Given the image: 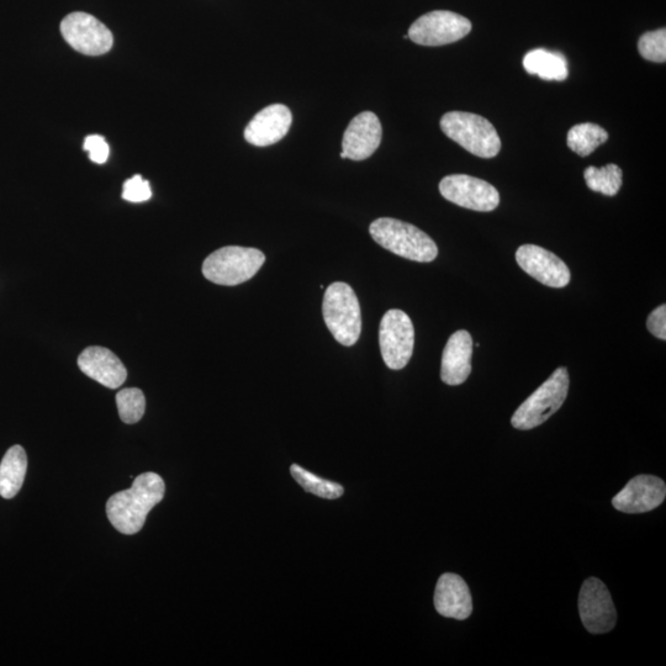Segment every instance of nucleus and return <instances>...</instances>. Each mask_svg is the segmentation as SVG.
I'll return each instance as SVG.
<instances>
[{
  "label": "nucleus",
  "mask_w": 666,
  "mask_h": 666,
  "mask_svg": "<svg viewBox=\"0 0 666 666\" xmlns=\"http://www.w3.org/2000/svg\"><path fill=\"white\" fill-rule=\"evenodd\" d=\"M264 262L266 256L257 248L227 246L205 259L203 274L210 282L234 287L255 277Z\"/></svg>",
  "instance_id": "nucleus-5"
},
{
  "label": "nucleus",
  "mask_w": 666,
  "mask_h": 666,
  "mask_svg": "<svg viewBox=\"0 0 666 666\" xmlns=\"http://www.w3.org/2000/svg\"><path fill=\"white\" fill-rule=\"evenodd\" d=\"M379 346L387 367L400 370L409 363L415 346V330L404 311L389 310L379 327Z\"/></svg>",
  "instance_id": "nucleus-7"
},
{
  "label": "nucleus",
  "mask_w": 666,
  "mask_h": 666,
  "mask_svg": "<svg viewBox=\"0 0 666 666\" xmlns=\"http://www.w3.org/2000/svg\"><path fill=\"white\" fill-rule=\"evenodd\" d=\"M116 405H118L120 419L125 424H136L145 415L146 399L140 389L129 388L121 390L116 395Z\"/></svg>",
  "instance_id": "nucleus-24"
},
{
  "label": "nucleus",
  "mask_w": 666,
  "mask_h": 666,
  "mask_svg": "<svg viewBox=\"0 0 666 666\" xmlns=\"http://www.w3.org/2000/svg\"><path fill=\"white\" fill-rule=\"evenodd\" d=\"M327 329L341 345H356L362 332L361 305L354 290L347 283L329 285L322 303Z\"/></svg>",
  "instance_id": "nucleus-3"
},
{
  "label": "nucleus",
  "mask_w": 666,
  "mask_h": 666,
  "mask_svg": "<svg viewBox=\"0 0 666 666\" xmlns=\"http://www.w3.org/2000/svg\"><path fill=\"white\" fill-rule=\"evenodd\" d=\"M165 481L156 473H144L129 490L111 496L107 515L111 525L124 535H135L144 527L147 515L165 498Z\"/></svg>",
  "instance_id": "nucleus-1"
},
{
  "label": "nucleus",
  "mask_w": 666,
  "mask_h": 666,
  "mask_svg": "<svg viewBox=\"0 0 666 666\" xmlns=\"http://www.w3.org/2000/svg\"><path fill=\"white\" fill-rule=\"evenodd\" d=\"M665 496L666 485L662 479L638 475L613 498L612 505L623 514H644L662 505Z\"/></svg>",
  "instance_id": "nucleus-13"
},
{
  "label": "nucleus",
  "mask_w": 666,
  "mask_h": 666,
  "mask_svg": "<svg viewBox=\"0 0 666 666\" xmlns=\"http://www.w3.org/2000/svg\"><path fill=\"white\" fill-rule=\"evenodd\" d=\"M472 31L467 18L447 10L422 15L410 26L409 39L421 46H443L464 39Z\"/></svg>",
  "instance_id": "nucleus-8"
},
{
  "label": "nucleus",
  "mask_w": 666,
  "mask_h": 666,
  "mask_svg": "<svg viewBox=\"0 0 666 666\" xmlns=\"http://www.w3.org/2000/svg\"><path fill=\"white\" fill-rule=\"evenodd\" d=\"M61 34L72 49L88 56L107 54L114 44L113 34L107 26L87 13L67 15L61 23Z\"/></svg>",
  "instance_id": "nucleus-9"
},
{
  "label": "nucleus",
  "mask_w": 666,
  "mask_h": 666,
  "mask_svg": "<svg viewBox=\"0 0 666 666\" xmlns=\"http://www.w3.org/2000/svg\"><path fill=\"white\" fill-rule=\"evenodd\" d=\"M647 327L659 340H666V305H660L648 316Z\"/></svg>",
  "instance_id": "nucleus-28"
},
{
  "label": "nucleus",
  "mask_w": 666,
  "mask_h": 666,
  "mask_svg": "<svg viewBox=\"0 0 666 666\" xmlns=\"http://www.w3.org/2000/svg\"><path fill=\"white\" fill-rule=\"evenodd\" d=\"M584 178L592 192L615 197L620 192L623 183L622 169L613 163L602 168L588 167Z\"/></svg>",
  "instance_id": "nucleus-22"
},
{
  "label": "nucleus",
  "mask_w": 666,
  "mask_h": 666,
  "mask_svg": "<svg viewBox=\"0 0 666 666\" xmlns=\"http://www.w3.org/2000/svg\"><path fill=\"white\" fill-rule=\"evenodd\" d=\"M609 140V134L601 126L591 123L578 124L568 132V146L570 150L581 157L591 155L592 152Z\"/></svg>",
  "instance_id": "nucleus-21"
},
{
  "label": "nucleus",
  "mask_w": 666,
  "mask_h": 666,
  "mask_svg": "<svg viewBox=\"0 0 666 666\" xmlns=\"http://www.w3.org/2000/svg\"><path fill=\"white\" fill-rule=\"evenodd\" d=\"M83 148L89 153V158H91V161L94 163L103 165V163L107 162L110 148L103 136H88L87 139L84 140Z\"/></svg>",
  "instance_id": "nucleus-27"
},
{
  "label": "nucleus",
  "mask_w": 666,
  "mask_h": 666,
  "mask_svg": "<svg viewBox=\"0 0 666 666\" xmlns=\"http://www.w3.org/2000/svg\"><path fill=\"white\" fill-rule=\"evenodd\" d=\"M581 622L591 634H604L616 626L617 613L609 589L601 580L590 578L579 595Z\"/></svg>",
  "instance_id": "nucleus-11"
},
{
  "label": "nucleus",
  "mask_w": 666,
  "mask_h": 666,
  "mask_svg": "<svg viewBox=\"0 0 666 666\" xmlns=\"http://www.w3.org/2000/svg\"><path fill=\"white\" fill-rule=\"evenodd\" d=\"M370 236L385 250L410 261L430 263L438 256L436 242L407 222L380 218L369 227Z\"/></svg>",
  "instance_id": "nucleus-2"
},
{
  "label": "nucleus",
  "mask_w": 666,
  "mask_h": 666,
  "mask_svg": "<svg viewBox=\"0 0 666 666\" xmlns=\"http://www.w3.org/2000/svg\"><path fill=\"white\" fill-rule=\"evenodd\" d=\"M79 369L89 378L109 389H118L128 372L118 356L104 347H88L78 358Z\"/></svg>",
  "instance_id": "nucleus-16"
},
{
  "label": "nucleus",
  "mask_w": 666,
  "mask_h": 666,
  "mask_svg": "<svg viewBox=\"0 0 666 666\" xmlns=\"http://www.w3.org/2000/svg\"><path fill=\"white\" fill-rule=\"evenodd\" d=\"M473 338L468 331L454 332L444 347L441 378L447 385H461L472 373Z\"/></svg>",
  "instance_id": "nucleus-18"
},
{
  "label": "nucleus",
  "mask_w": 666,
  "mask_h": 666,
  "mask_svg": "<svg viewBox=\"0 0 666 666\" xmlns=\"http://www.w3.org/2000/svg\"><path fill=\"white\" fill-rule=\"evenodd\" d=\"M290 473H292V477L298 481L301 488L308 491L310 494L319 496V498L335 500L341 498L343 493H345V489H343L340 484L316 477L315 474L299 467L298 464H293L292 467H290Z\"/></svg>",
  "instance_id": "nucleus-23"
},
{
  "label": "nucleus",
  "mask_w": 666,
  "mask_h": 666,
  "mask_svg": "<svg viewBox=\"0 0 666 666\" xmlns=\"http://www.w3.org/2000/svg\"><path fill=\"white\" fill-rule=\"evenodd\" d=\"M152 197L150 183L140 174L128 179L124 183L123 198L130 203H144Z\"/></svg>",
  "instance_id": "nucleus-26"
},
{
  "label": "nucleus",
  "mask_w": 666,
  "mask_h": 666,
  "mask_svg": "<svg viewBox=\"0 0 666 666\" xmlns=\"http://www.w3.org/2000/svg\"><path fill=\"white\" fill-rule=\"evenodd\" d=\"M440 192L448 202L481 213L493 211L500 204V194L494 185L467 174L444 177Z\"/></svg>",
  "instance_id": "nucleus-10"
},
{
  "label": "nucleus",
  "mask_w": 666,
  "mask_h": 666,
  "mask_svg": "<svg viewBox=\"0 0 666 666\" xmlns=\"http://www.w3.org/2000/svg\"><path fill=\"white\" fill-rule=\"evenodd\" d=\"M523 67L532 76L536 74L544 81L562 82L567 79L569 73L564 56L543 49L528 52L523 58Z\"/></svg>",
  "instance_id": "nucleus-20"
},
{
  "label": "nucleus",
  "mask_w": 666,
  "mask_h": 666,
  "mask_svg": "<svg viewBox=\"0 0 666 666\" xmlns=\"http://www.w3.org/2000/svg\"><path fill=\"white\" fill-rule=\"evenodd\" d=\"M28 457L25 449L14 446L9 449L0 463V496L4 499H13L17 496L24 484Z\"/></svg>",
  "instance_id": "nucleus-19"
},
{
  "label": "nucleus",
  "mask_w": 666,
  "mask_h": 666,
  "mask_svg": "<svg viewBox=\"0 0 666 666\" xmlns=\"http://www.w3.org/2000/svg\"><path fill=\"white\" fill-rule=\"evenodd\" d=\"M441 129L444 135L474 156L493 158L498 156L501 150L498 131L483 116L464 111H451L443 115Z\"/></svg>",
  "instance_id": "nucleus-4"
},
{
  "label": "nucleus",
  "mask_w": 666,
  "mask_h": 666,
  "mask_svg": "<svg viewBox=\"0 0 666 666\" xmlns=\"http://www.w3.org/2000/svg\"><path fill=\"white\" fill-rule=\"evenodd\" d=\"M638 51L644 60L664 63L666 61V30L663 28L642 35L638 41Z\"/></svg>",
  "instance_id": "nucleus-25"
},
{
  "label": "nucleus",
  "mask_w": 666,
  "mask_h": 666,
  "mask_svg": "<svg viewBox=\"0 0 666 666\" xmlns=\"http://www.w3.org/2000/svg\"><path fill=\"white\" fill-rule=\"evenodd\" d=\"M516 261L528 276L551 288H564L570 283V269L562 259L546 248L523 245L516 252Z\"/></svg>",
  "instance_id": "nucleus-12"
},
{
  "label": "nucleus",
  "mask_w": 666,
  "mask_h": 666,
  "mask_svg": "<svg viewBox=\"0 0 666 666\" xmlns=\"http://www.w3.org/2000/svg\"><path fill=\"white\" fill-rule=\"evenodd\" d=\"M293 116L283 104H272L259 111L245 130L248 144L266 147L277 144L287 136Z\"/></svg>",
  "instance_id": "nucleus-15"
},
{
  "label": "nucleus",
  "mask_w": 666,
  "mask_h": 666,
  "mask_svg": "<svg viewBox=\"0 0 666 666\" xmlns=\"http://www.w3.org/2000/svg\"><path fill=\"white\" fill-rule=\"evenodd\" d=\"M567 368H558L530 398L518 407L511 424L517 430L528 431L541 426L563 406L569 391Z\"/></svg>",
  "instance_id": "nucleus-6"
},
{
  "label": "nucleus",
  "mask_w": 666,
  "mask_h": 666,
  "mask_svg": "<svg viewBox=\"0 0 666 666\" xmlns=\"http://www.w3.org/2000/svg\"><path fill=\"white\" fill-rule=\"evenodd\" d=\"M383 129L377 115L363 111L354 118L343 135L342 158L353 161L367 160L378 150Z\"/></svg>",
  "instance_id": "nucleus-14"
},
{
  "label": "nucleus",
  "mask_w": 666,
  "mask_h": 666,
  "mask_svg": "<svg viewBox=\"0 0 666 666\" xmlns=\"http://www.w3.org/2000/svg\"><path fill=\"white\" fill-rule=\"evenodd\" d=\"M435 607L441 616L464 621L472 615L473 600L467 583L457 574H443L435 592Z\"/></svg>",
  "instance_id": "nucleus-17"
}]
</instances>
